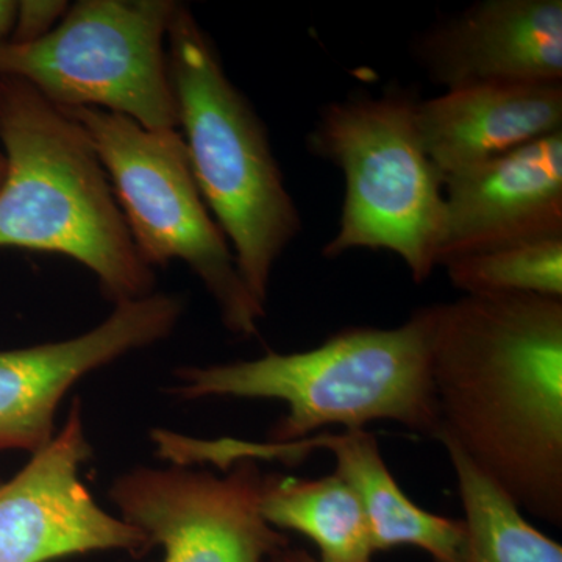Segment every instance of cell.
I'll use <instances>...</instances> for the list:
<instances>
[{
  "label": "cell",
  "mask_w": 562,
  "mask_h": 562,
  "mask_svg": "<svg viewBox=\"0 0 562 562\" xmlns=\"http://www.w3.org/2000/svg\"><path fill=\"white\" fill-rule=\"evenodd\" d=\"M179 132L199 190L231 244L239 276L268 306L273 269L302 232L265 122L225 72L216 46L188 7L168 31Z\"/></svg>",
  "instance_id": "4"
},
{
  "label": "cell",
  "mask_w": 562,
  "mask_h": 562,
  "mask_svg": "<svg viewBox=\"0 0 562 562\" xmlns=\"http://www.w3.org/2000/svg\"><path fill=\"white\" fill-rule=\"evenodd\" d=\"M425 310L438 441L561 527L562 299L475 294Z\"/></svg>",
  "instance_id": "1"
},
{
  "label": "cell",
  "mask_w": 562,
  "mask_h": 562,
  "mask_svg": "<svg viewBox=\"0 0 562 562\" xmlns=\"http://www.w3.org/2000/svg\"><path fill=\"white\" fill-rule=\"evenodd\" d=\"M90 136L140 260L181 261L201 280L232 335L251 338L266 306L239 276L231 244L203 201L179 128L149 131L122 114L65 110Z\"/></svg>",
  "instance_id": "6"
},
{
  "label": "cell",
  "mask_w": 562,
  "mask_h": 562,
  "mask_svg": "<svg viewBox=\"0 0 562 562\" xmlns=\"http://www.w3.org/2000/svg\"><path fill=\"white\" fill-rule=\"evenodd\" d=\"M173 0H80L29 44H0V77L31 83L63 110L122 114L149 131L179 128L168 66Z\"/></svg>",
  "instance_id": "7"
},
{
  "label": "cell",
  "mask_w": 562,
  "mask_h": 562,
  "mask_svg": "<svg viewBox=\"0 0 562 562\" xmlns=\"http://www.w3.org/2000/svg\"><path fill=\"white\" fill-rule=\"evenodd\" d=\"M183 312L179 295L151 292L114 305L105 321L76 338L0 351V450L35 453L47 446L57 432L58 406L74 384L165 341Z\"/></svg>",
  "instance_id": "10"
},
{
  "label": "cell",
  "mask_w": 562,
  "mask_h": 562,
  "mask_svg": "<svg viewBox=\"0 0 562 562\" xmlns=\"http://www.w3.org/2000/svg\"><path fill=\"white\" fill-rule=\"evenodd\" d=\"M0 249L61 255L114 305L155 292L90 136L31 83L0 77Z\"/></svg>",
  "instance_id": "2"
},
{
  "label": "cell",
  "mask_w": 562,
  "mask_h": 562,
  "mask_svg": "<svg viewBox=\"0 0 562 562\" xmlns=\"http://www.w3.org/2000/svg\"><path fill=\"white\" fill-rule=\"evenodd\" d=\"M91 457L83 409L74 401L68 420L16 476L0 483V562H50L106 550L143 557L146 536L113 516L80 479Z\"/></svg>",
  "instance_id": "9"
},
{
  "label": "cell",
  "mask_w": 562,
  "mask_h": 562,
  "mask_svg": "<svg viewBox=\"0 0 562 562\" xmlns=\"http://www.w3.org/2000/svg\"><path fill=\"white\" fill-rule=\"evenodd\" d=\"M412 57L442 90L562 81L561 0H480L417 33Z\"/></svg>",
  "instance_id": "12"
},
{
  "label": "cell",
  "mask_w": 562,
  "mask_h": 562,
  "mask_svg": "<svg viewBox=\"0 0 562 562\" xmlns=\"http://www.w3.org/2000/svg\"><path fill=\"white\" fill-rule=\"evenodd\" d=\"M16 9L18 2L0 0V44L10 40L16 20Z\"/></svg>",
  "instance_id": "19"
},
{
  "label": "cell",
  "mask_w": 562,
  "mask_h": 562,
  "mask_svg": "<svg viewBox=\"0 0 562 562\" xmlns=\"http://www.w3.org/2000/svg\"><path fill=\"white\" fill-rule=\"evenodd\" d=\"M268 562H319L316 558L312 557L308 552L301 549H291L290 546L286 549L280 550L279 553L273 554L271 560Z\"/></svg>",
  "instance_id": "20"
},
{
  "label": "cell",
  "mask_w": 562,
  "mask_h": 562,
  "mask_svg": "<svg viewBox=\"0 0 562 562\" xmlns=\"http://www.w3.org/2000/svg\"><path fill=\"white\" fill-rule=\"evenodd\" d=\"M169 394L181 401L265 398L286 405L269 442H297L331 425L364 430L397 422L438 439L432 391L430 327L425 306L395 328L350 327L314 349L268 351L255 360L188 366L173 371Z\"/></svg>",
  "instance_id": "3"
},
{
  "label": "cell",
  "mask_w": 562,
  "mask_h": 562,
  "mask_svg": "<svg viewBox=\"0 0 562 562\" xmlns=\"http://www.w3.org/2000/svg\"><path fill=\"white\" fill-rule=\"evenodd\" d=\"M7 160L5 154H3L2 146H0V184H2L3 177H5Z\"/></svg>",
  "instance_id": "21"
},
{
  "label": "cell",
  "mask_w": 562,
  "mask_h": 562,
  "mask_svg": "<svg viewBox=\"0 0 562 562\" xmlns=\"http://www.w3.org/2000/svg\"><path fill=\"white\" fill-rule=\"evenodd\" d=\"M420 101L416 88L391 83L379 94L357 91L322 106L306 144L346 183L338 231L322 257L391 251L417 284L438 268L443 177L422 143Z\"/></svg>",
  "instance_id": "5"
},
{
  "label": "cell",
  "mask_w": 562,
  "mask_h": 562,
  "mask_svg": "<svg viewBox=\"0 0 562 562\" xmlns=\"http://www.w3.org/2000/svg\"><path fill=\"white\" fill-rule=\"evenodd\" d=\"M261 514L279 531L316 543L319 562H372L371 528L353 490L338 475L265 476Z\"/></svg>",
  "instance_id": "15"
},
{
  "label": "cell",
  "mask_w": 562,
  "mask_h": 562,
  "mask_svg": "<svg viewBox=\"0 0 562 562\" xmlns=\"http://www.w3.org/2000/svg\"><path fill=\"white\" fill-rule=\"evenodd\" d=\"M69 3L65 0H22L18 2L16 20L9 43L29 44L54 31L65 14Z\"/></svg>",
  "instance_id": "18"
},
{
  "label": "cell",
  "mask_w": 562,
  "mask_h": 562,
  "mask_svg": "<svg viewBox=\"0 0 562 562\" xmlns=\"http://www.w3.org/2000/svg\"><path fill=\"white\" fill-rule=\"evenodd\" d=\"M321 449L335 457L336 472L349 484L371 528L375 552L414 547L435 562H458L464 522L425 512L402 491L384 462L375 436L364 430L319 432Z\"/></svg>",
  "instance_id": "14"
},
{
  "label": "cell",
  "mask_w": 562,
  "mask_h": 562,
  "mask_svg": "<svg viewBox=\"0 0 562 562\" xmlns=\"http://www.w3.org/2000/svg\"><path fill=\"white\" fill-rule=\"evenodd\" d=\"M562 236V131L443 179L439 266Z\"/></svg>",
  "instance_id": "11"
},
{
  "label": "cell",
  "mask_w": 562,
  "mask_h": 562,
  "mask_svg": "<svg viewBox=\"0 0 562 562\" xmlns=\"http://www.w3.org/2000/svg\"><path fill=\"white\" fill-rule=\"evenodd\" d=\"M265 476L249 460L224 475L140 465L109 495L124 522L162 547L165 562H268L290 541L262 517Z\"/></svg>",
  "instance_id": "8"
},
{
  "label": "cell",
  "mask_w": 562,
  "mask_h": 562,
  "mask_svg": "<svg viewBox=\"0 0 562 562\" xmlns=\"http://www.w3.org/2000/svg\"><path fill=\"white\" fill-rule=\"evenodd\" d=\"M464 295L536 294L562 299V236L513 244L446 262Z\"/></svg>",
  "instance_id": "17"
},
{
  "label": "cell",
  "mask_w": 562,
  "mask_h": 562,
  "mask_svg": "<svg viewBox=\"0 0 562 562\" xmlns=\"http://www.w3.org/2000/svg\"><path fill=\"white\" fill-rule=\"evenodd\" d=\"M422 143L443 179L562 131V81H484L422 99Z\"/></svg>",
  "instance_id": "13"
},
{
  "label": "cell",
  "mask_w": 562,
  "mask_h": 562,
  "mask_svg": "<svg viewBox=\"0 0 562 562\" xmlns=\"http://www.w3.org/2000/svg\"><path fill=\"white\" fill-rule=\"evenodd\" d=\"M452 462L464 509V542L458 562H562V546L522 516L516 502L453 443Z\"/></svg>",
  "instance_id": "16"
}]
</instances>
